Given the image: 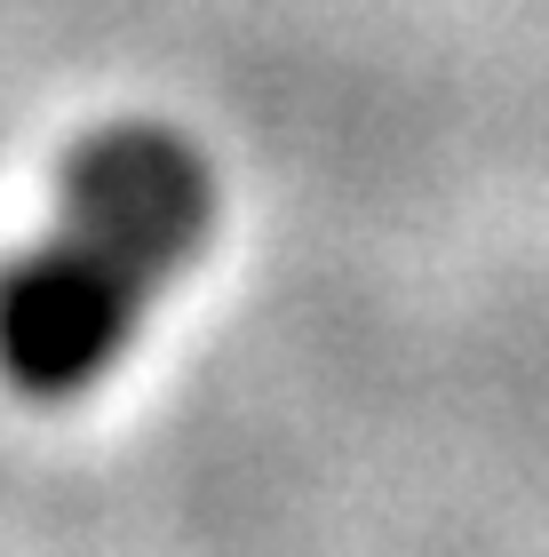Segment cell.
Masks as SVG:
<instances>
[{
  "label": "cell",
  "mask_w": 549,
  "mask_h": 557,
  "mask_svg": "<svg viewBox=\"0 0 549 557\" xmlns=\"http://www.w3.org/2000/svg\"><path fill=\"white\" fill-rule=\"evenodd\" d=\"M208 223L215 175L176 128H96L57 184L48 232L0 263V374L33 398L96 383L160 287L199 256Z\"/></svg>",
  "instance_id": "1"
}]
</instances>
